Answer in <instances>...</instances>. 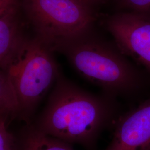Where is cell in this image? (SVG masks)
Segmentation results:
<instances>
[{
	"instance_id": "3",
	"label": "cell",
	"mask_w": 150,
	"mask_h": 150,
	"mask_svg": "<svg viewBox=\"0 0 150 150\" xmlns=\"http://www.w3.org/2000/svg\"><path fill=\"white\" fill-rule=\"evenodd\" d=\"M52 50L37 38L27 40L18 59L8 70L19 97L20 120L30 124L38 105L61 74Z\"/></svg>"
},
{
	"instance_id": "10",
	"label": "cell",
	"mask_w": 150,
	"mask_h": 150,
	"mask_svg": "<svg viewBox=\"0 0 150 150\" xmlns=\"http://www.w3.org/2000/svg\"><path fill=\"white\" fill-rule=\"evenodd\" d=\"M9 123L0 117V150H19L17 136L8 129Z\"/></svg>"
},
{
	"instance_id": "5",
	"label": "cell",
	"mask_w": 150,
	"mask_h": 150,
	"mask_svg": "<svg viewBox=\"0 0 150 150\" xmlns=\"http://www.w3.org/2000/svg\"><path fill=\"white\" fill-rule=\"evenodd\" d=\"M107 27L119 51L150 73V16L134 12L120 13L109 17Z\"/></svg>"
},
{
	"instance_id": "1",
	"label": "cell",
	"mask_w": 150,
	"mask_h": 150,
	"mask_svg": "<svg viewBox=\"0 0 150 150\" xmlns=\"http://www.w3.org/2000/svg\"><path fill=\"white\" fill-rule=\"evenodd\" d=\"M113 98L91 94L60 74L46 106L32 124L45 134L92 149L113 118Z\"/></svg>"
},
{
	"instance_id": "7",
	"label": "cell",
	"mask_w": 150,
	"mask_h": 150,
	"mask_svg": "<svg viewBox=\"0 0 150 150\" xmlns=\"http://www.w3.org/2000/svg\"><path fill=\"white\" fill-rule=\"evenodd\" d=\"M18 0H0V66L7 71L18 59L27 40L18 18Z\"/></svg>"
},
{
	"instance_id": "11",
	"label": "cell",
	"mask_w": 150,
	"mask_h": 150,
	"mask_svg": "<svg viewBox=\"0 0 150 150\" xmlns=\"http://www.w3.org/2000/svg\"><path fill=\"white\" fill-rule=\"evenodd\" d=\"M80 1L82 2L83 3H84L85 4H86V5L91 7L92 5L101 3L105 0H80Z\"/></svg>"
},
{
	"instance_id": "12",
	"label": "cell",
	"mask_w": 150,
	"mask_h": 150,
	"mask_svg": "<svg viewBox=\"0 0 150 150\" xmlns=\"http://www.w3.org/2000/svg\"><path fill=\"white\" fill-rule=\"evenodd\" d=\"M147 16H150V13H149V15H147Z\"/></svg>"
},
{
	"instance_id": "6",
	"label": "cell",
	"mask_w": 150,
	"mask_h": 150,
	"mask_svg": "<svg viewBox=\"0 0 150 150\" xmlns=\"http://www.w3.org/2000/svg\"><path fill=\"white\" fill-rule=\"evenodd\" d=\"M105 150H150V100L119 118Z\"/></svg>"
},
{
	"instance_id": "2",
	"label": "cell",
	"mask_w": 150,
	"mask_h": 150,
	"mask_svg": "<svg viewBox=\"0 0 150 150\" xmlns=\"http://www.w3.org/2000/svg\"><path fill=\"white\" fill-rule=\"evenodd\" d=\"M80 75L114 97L129 94L141 84V76L119 50L95 40L79 38L55 47Z\"/></svg>"
},
{
	"instance_id": "9",
	"label": "cell",
	"mask_w": 150,
	"mask_h": 150,
	"mask_svg": "<svg viewBox=\"0 0 150 150\" xmlns=\"http://www.w3.org/2000/svg\"><path fill=\"white\" fill-rule=\"evenodd\" d=\"M21 106L16 87L8 71L0 72V117L10 123L13 120L20 119Z\"/></svg>"
},
{
	"instance_id": "8",
	"label": "cell",
	"mask_w": 150,
	"mask_h": 150,
	"mask_svg": "<svg viewBox=\"0 0 150 150\" xmlns=\"http://www.w3.org/2000/svg\"><path fill=\"white\" fill-rule=\"evenodd\" d=\"M19 150H74L70 144L38 131L26 124L17 136Z\"/></svg>"
},
{
	"instance_id": "4",
	"label": "cell",
	"mask_w": 150,
	"mask_h": 150,
	"mask_svg": "<svg viewBox=\"0 0 150 150\" xmlns=\"http://www.w3.org/2000/svg\"><path fill=\"white\" fill-rule=\"evenodd\" d=\"M23 6L38 38L52 51L84 36L93 20L91 7L80 0H23Z\"/></svg>"
}]
</instances>
